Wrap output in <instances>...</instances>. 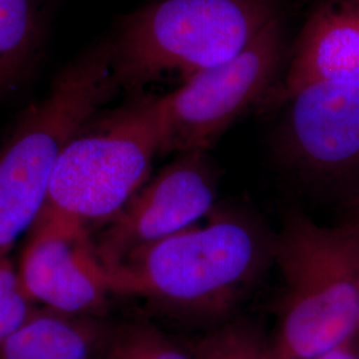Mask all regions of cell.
<instances>
[{"instance_id":"cell-14","label":"cell","mask_w":359,"mask_h":359,"mask_svg":"<svg viewBox=\"0 0 359 359\" xmlns=\"http://www.w3.org/2000/svg\"><path fill=\"white\" fill-rule=\"evenodd\" d=\"M38 308L20 283L10 256L0 257V346Z\"/></svg>"},{"instance_id":"cell-7","label":"cell","mask_w":359,"mask_h":359,"mask_svg":"<svg viewBox=\"0 0 359 359\" xmlns=\"http://www.w3.org/2000/svg\"><path fill=\"white\" fill-rule=\"evenodd\" d=\"M27 236L18 273L29 299L43 308L99 317L114 289L88 225L46 204Z\"/></svg>"},{"instance_id":"cell-11","label":"cell","mask_w":359,"mask_h":359,"mask_svg":"<svg viewBox=\"0 0 359 359\" xmlns=\"http://www.w3.org/2000/svg\"><path fill=\"white\" fill-rule=\"evenodd\" d=\"M111 335L96 316L38 306L0 346V359H100Z\"/></svg>"},{"instance_id":"cell-4","label":"cell","mask_w":359,"mask_h":359,"mask_svg":"<svg viewBox=\"0 0 359 359\" xmlns=\"http://www.w3.org/2000/svg\"><path fill=\"white\" fill-rule=\"evenodd\" d=\"M277 18L271 0H154L109 41L116 83L184 80L238 55Z\"/></svg>"},{"instance_id":"cell-2","label":"cell","mask_w":359,"mask_h":359,"mask_svg":"<svg viewBox=\"0 0 359 359\" xmlns=\"http://www.w3.org/2000/svg\"><path fill=\"white\" fill-rule=\"evenodd\" d=\"M283 278L268 359H313L359 339V219L337 226L304 213L273 240Z\"/></svg>"},{"instance_id":"cell-5","label":"cell","mask_w":359,"mask_h":359,"mask_svg":"<svg viewBox=\"0 0 359 359\" xmlns=\"http://www.w3.org/2000/svg\"><path fill=\"white\" fill-rule=\"evenodd\" d=\"M95 117L65 147L47 201L87 225L115 217L149 180L157 154H164L156 96Z\"/></svg>"},{"instance_id":"cell-1","label":"cell","mask_w":359,"mask_h":359,"mask_svg":"<svg viewBox=\"0 0 359 359\" xmlns=\"http://www.w3.org/2000/svg\"><path fill=\"white\" fill-rule=\"evenodd\" d=\"M273 256L255 222L222 213L142 248L107 268L114 293L139 295L182 317L225 314Z\"/></svg>"},{"instance_id":"cell-8","label":"cell","mask_w":359,"mask_h":359,"mask_svg":"<svg viewBox=\"0 0 359 359\" xmlns=\"http://www.w3.org/2000/svg\"><path fill=\"white\" fill-rule=\"evenodd\" d=\"M215 172L205 152H188L148 180L96 245L105 268L130 253L196 225L216 201Z\"/></svg>"},{"instance_id":"cell-3","label":"cell","mask_w":359,"mask_h":359,"mask_svg":"<svg viewBox=\"0 0 359 359\" xmlns=\"http://www.w3.org/2000/svg\"><path fill=\"white\" fill-rule=\"evenodd\" d=\"M117 88L111 43H102L65 65L46 96L20 117L0 151V257L10 256L34 225L65 147Z\"/></svg>"},{"instance_id":"cell-16","label":"cell","mask_w":359,"mask_h":359,"mask_svg":"<svg viewBox=\"0 0 359 359\" xmlns=\"http://www.w3.org/2000/svg\"><path fill=\"white\" fill-rule=\"evenodd\" d=\"M358 219H359V217H358Z\"/></svg>"},{"instance_id":"cell-13","label":"cell","mask_w":359,"mask_h":359,"mask_svg":"<svg viewBox=\"0 0 359 359\" xmlns=\"http://www.w3.org/2000/svg\"><path fill=\"white\" fill-rule=\"evenodd\" d=\"M100 359H197L165 334L148 325L112 333Z\"/></svg>"},{"instance_id":"cell-15","label":"cell","mask_w":359,"mask_h":359,"mask_svg":"<svg viewBox=\"0 0 359 359\" xmlns=\"http://www.w3.org/2000/svg\"><path fill=\"white\" fill-rule=\"evenodd\" d=\"M313 359H359V339Z\"/></svg>"},{"instance_id":"cell-9","label":"cell","mask_w":359,"mask_h":359,"mask_svg":"<svg viewBox=\"0 0 359 359\" xmlns=\"http://www.w3.org/2000/svg\"><path fill=\"white\" fill-rule=\"evenodd\" d=\"M280 147L309 175L359 173V81H314L286 99Z\"/></svg>"},{"instance_id":"cell-6","label":"cell","mask_w":359,"mask_h":359,"mask_svg":"<svg viewBox=\"0 0 359 359\" xmlns=\"http://www.w3.org/2000/svg\"><path fill=\"white\" fill-rule=\"evenodd\" d=\"M283 60V31L274 19L246 48L156 96L164 152H206L268 92Z\"/></svg>"},{"instance_id":"cell-10","label":"cell","mask_w":359,"mask_h":359,"mask_svg":"<svg viewBox=\"0 0 359 359\" xmlns=\"http://www.w3.org/2000/svg\"><path fill=\"white\" fill-rule=\"evenodd\" d=\"M283 74V99L314 81H359V0H320Z\"/></svg>"},{"instance_id":"cell-12","label":"cell","mask_w":359,"mask_h":359,"mask_svg":"<svg viewBox=\"0 0 359 359\" xmlns=\"http://www.w3.org/2000/svg\"><path fill=\"white\" fill-rule=\"evenodd\" d=\"M40 0H0V95L27 74L40 40Z\"/></svg>"}]
</instances>
